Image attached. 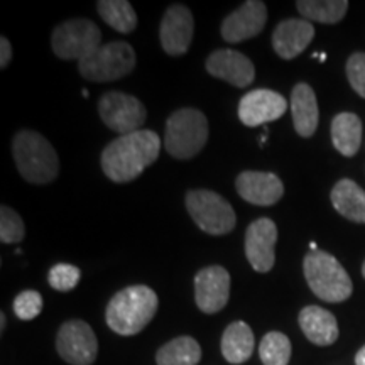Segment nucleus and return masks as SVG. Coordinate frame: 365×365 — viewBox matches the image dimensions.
<instances>
[{"label": "nucleus", "mask_w": 365, "mask_h": 365, "mask_svg": "<svg viewBox=\"0 0 365 365\" xmlns=\"http://www.w3.org/2000/svg\"><path fill=\"white\" fill-rule=\"evenodd\" d=\"M161 139L153 130H137L120 135L103 149L102 170L113 182H129L135 180L145 168L159 158Z\"/></svg>", "instance_id": "nucleus-1"}, {"label": "nucleus", "mask_w": 365, "mask_h": 365, "mask_svg": "<svg viewBox=\"0 0 365 365\" xmlns=\"http://www.w3.org/2000/svg\"><path fill=\"white\" fill-rule=\"evenodd\" d=\"M158 312V294L149 286H129L118 291L108 303L105 319L112 331L132 336L143 331Z\"/></svg>", "instance_id": "nucleus-2"}, {"label": "nucleus", "mask_w": 365, "mask_h": 365, "mask_svg": "<svg viewBox=\"0 0 365 365\" xmlns=\"http://www.w3.org/2000/svg\"><path fill=\"white\" fill-rule=\"evenodd\" d=\"M12 154L26 181L46 185L58 178L59 159L51 143L34 130H21L14 137Z\"/></svg>", "instance_id": "nucleus-3"}, {"label": "nucleus", "mask_w": 365, "mask_h": 365, "mask_svg": "<svg viewBox=\"0 0 365 365\" xmlns=\"http://www.w3.org/2000/svg\"><path fill=\"white\" fill-rule=\"evenodd\" d=\"M309 289L327 303H341L352 296L354 284L344 266L323 250H309L303 261Z\"/></svg>", "instance_id": "nucleus-4"}, {"label": "nucleus", "mask_w": 365, "mask_h": 365, "mask_svg": "<svg viewBox=\"0 0 365 365\" xmlns=\"http://www.w3.org/2000/svg\"><path fill=\"white\" fill-rule=\"evenodd\" d=\"M208 140V120L196 108H181L170 115L164 132V148L176 159H191Z\"/></svg>", "instance_id": "nucleus-5"}, {"label": "nucleus", "mask_w": 365, "mask_h": 365, "mask_svg": "<svg viewBox=\"0 0 365 365\" xmlns=\"http://www.w3.org/2000/svg\"><path fill=\"white\" fill-rule=\"evenodd\" d=\"M135 53L129 43L115 41L100 46L78 63V70L85 80L107 83L124 78L134 70Z\"/></svg>", "instance_id": "nucleus-6"}, {"label": "nucleus", "mask_w": 365, "mask_h": 365, "mask_svg": "<svg viewBox=\"0 0 365 365\" xmlns=\"http://www.w3.org/2000/svg\"><path fill=\"white\" fill-rule=\"evenodd\" d=\"M186 208L193 222L210 235H225L234 230L235 212L223 196L210 190L186 193Z\"/></svg>", "instance_id": "nucleus-7"}, {"label": "nucleus", "mask_w": 365, "mask_h": 365, "mask_svg": "<svg viewBox=\"0 0 365 365\" xmlns=\"http://www.w3.org/2000/svg\"><path fill=\"white\" fill-rule=\"evenodd\" d=\"M100 41H102V33L95 22L88 19H71L54 29L51 46L58 58L75 59L80 63L102 46Z\"/></svg>", "instance_id": "nucleus-8"}, {"label": "nucleus", "mask_w": 365, "mask_h": 365, "mask_svg": "<svg viewBox=\"0 0 365 365\" xmlns=\"http://www.w3.org/2000/svg\"><path fill=\"white\" fill-rule=\"evenodd\" d=\"M98 113L103 124L120 135L140 130L145 122V107L143 102L122 91L105 93L98 100Z\"/></svg>", "instance_id": "nucleus-9"}, {"label": "nucleus", "mask_w": 365, "mask_h": 365, "mask_svg": "<svg viewBox=\"0 0 365 365\" xmlns=\"http://www.w3.org/2000/svg\"><path fill=\"white\" fill-rule=\"evenodd\" d=\"M56 350L59 357L70 365H91L97 360L98 341L88 323L70 319L59 328Z\"/></svg>", "instance_id": "nucleus-10"}, {"label": "nucleus", "mask_w": 365, "mask_h": 365, "mask_svg": "<svg viewBox=\"0 0 365 365\" xmlns=\"http://www.w3.org/2000/svg\"><path fill=\"white\" fill-rule=\"evenodd\" d=\"M230 298V274L222 266L205 267L195 276V301L203 313L213 314L227 307Z\"/></svg>", "instance_id": "nucleus-11"}, {"label": "nucleus", "mask_w": 365, "mask_h": 365, "mask_svg": "<svg viewBox=\"0 0 365 365\" xmlns=\"http://www.w3.org/2000/svg\"><path fill=\"white\" fill-rule=\"evenodd\" d=\"M195 33L193 14L188 7L175 4L164 12L159 26V39L163 49L171 56H180L190 49Z\"/></svg>", "instance_id": "nucleus-12"}, {"label": "nucleus", "mask_w": 365, "mask_h": 365, "mask_svg": "<svg viewBox=\"0 0 365 365\" xmlns=\"http://www.w3.org/2000/svg\"><path fill=\"white\" fill-rule=\"evenodd\" d=\"M287 110V102L277 91L259 88L244 95L239 103V118L244 125L259 127L277 120Z\"/></svg>", "instance_id": "nucleus-13"}, {"label": "nucleus", "mask_w": 365, "mask_h": 365, "mask_svg": "<svg viewBox=\"0 0 365 365\" xmlns=\"http://www.w3.org/2000/svg\"><path fill=\"white\" fill-rule=\"evenodd\" d=\"M277 227L271 218H259L245 232V255L257 272H269L276 261Z\"/></svg>", "instance_id": "nucleus-14"}, {"label": "nucleus", "mask_w": 365, "mask_h": 365, "mask_svg": "<svg viewBox=\"0 0 365 365\" xmlns=\"http://www.w3.org/2000/svg\"><path fill=\"white\" fill-rule=\"evenodd\" d=\"M267 21V7L259 0H247L222 22V36L227 43H242L262 33Z\"/></svg>", "instance_id": "nucleus-15"}, {"label": "nucleus", "mask_w": 365, "mask_h": 365, "mask_svg": "<svg viewBox=\"0 0 365 365\" xmlns=\"http://www.w3.org/2000/svg\"><path fill=\"white\" fill-rule=\"evenodd\" d=\"M207 71L218 80L245 88L252 83L255 78V68L252 61L239 51L234 49H218L212 53L207 59Z\"/></svg>", "instance_id": "nucleus-16"}, {"label": "nucleus", "mask_w": 365, "mask_h": 365, "mask_svg": "<svg viewBox=\"0 0 365 365\" xmlns=\"http://www.w3.org/2000/svg\"><path fill=\"white\" fill-rule=\"evenodd\" d=\"M235 186L245 202L259 207H271L284 195L282 181L274 173L244 171L237 178Z\"/></svg>", "instance_id": "nucleus-17"}, {"label": "nucleus", "mask_w": 365, "mask_h": 365, "mask_svg": "<svg viewBox=\"0 0 365 365\" xmlns=\"http://www.w3.org/2000/svg\"><path fill=\"white\" fill-rule=\"evenodd\" d=\"M314 38V27L307 19H286L277 24L272 34L274 51L282 59L299 56Z\"/></svg>", "instance_id": "nucleus-18"}, {"label": "nucleus", "mask_w": 365, "mask_h": 365, "mask_svg": "<svg viewBox=\"0 0 365 365\" xmlns=\"http://www.w3.org/2000/svg\"><path fill=\"white\" fill-rule=\"evenodd\" d=\"M299 327L307 339L314 345L328 346L339 339L336 318L325 308L307 307L299 313Z\"/></svg>", "instance_id": "nucleus-19"}, {"label": "nucleus", "mask_w": 365, "mask_h": 365, "mask_svg": "<svg viewBox=\"0 0 365 365\" xmlns=\"http://www.w3.org/2000/svg\"><path fill=\"white\" fill-rule=\"evenodd\" d=\"M291 113L296 132L301 137H312L318 127L319 112L317 95L307 83H298L291 91Z\"/></svg>", "instance_id": "nucleus-20"}, {"label": "nucleus", "mask_w": 365, "mask_h": 365, "mask_svg": "<svg viewBox=\"0 0 365 365\" xmlns=\"http://www.w3.org/2000/svg\"><path fill=\"white\" fill-rule=\"evenodd\" d=\"M254 333L245 322H234L227 327L222 336V354L228 364H244L252 357Z\"/></svg>", "instance_id": "nucleus-21"}, {"label": "nucleus", "mask_w": 365, "mask_h": 365, "mask_svg": "<svg viewBox=\"0 0 365 365\" xmlns=\"http://www.w3.org/2000/svg\"><path fill=\"white\" fill-rule=\"evenodd\" d=\"M331 203L341 217L365 223V191L352 180H340L331 190Z\"/></svg>", "instance_id": "nucleus-22"}, {"label": "nucleus", "mask_w": 365, "mask_h": 365, "mask_svg": "<svg viewBox=\"0 0 365 365\" xmlns=\"http://www.w3.org/2000/svg\"><path fill=\"white\" fill-rule=\"evenodd\" d=\"M331 143L340 154L352 158L362 143V122L359 115L341 112L331 120Z\"/></svg>", "instance_id": "nucleus-23"}, {"label": "nucleus", "mask_w": 365, "mask_h": 365, "mask_svg": "<svg viewBox=\"0 0 365 365\" xmlns=\"http://www.w3.org/2000/svg\"><path fill=\"white\" fill-rule=\"evenodd\" d=\"M202 346L191 336H178L168 341L156 354L158 365H198Z\"/></svg>", "instance_id": "nucleus-24"}, {"label": "nucleus", "mask_w": 365, "mask_h": 365, "mask_svg": "<svg viewBox=\"0 0 365 365\" xmlns=\"http://www.w3.org/2000/svg\"><path fill=\"white\" fill-rule=\"evenodd\" d=\"M296 7L303 19L317 21L322 24H336L349 11L346 0H299Z\"/></svg>", "instance_id": "nucleus-25"}, {"label": "nucleus", "mask_w": 365, "mask_h": 365, "mask_svg": "<svg viewBox=\"0 0 365 365\" xmlns=\"http://www.w3.org/2000/svg\"><path fill=\"white\" fill-rule=\"evenodd\" d=\"M97 9L100 17L117 33L129 34L137 27V14L127 0H102Z\"/></svg>", "instance_id": "nucleus-26"}, {"label": "nucleus", "mask_w": 365, "mask_h": 365, "mask_svg": "<svg viewBox=\"0 0 365 365\" xmlns=\"http://www.w3.org/2000/svg\"><path fill=\"white\" fill-rule=\"evenodd\" d=\"M291 352V341L281 331H269L259 345V357L264 365H287Z\"/></svg>", "instance_id": "nucleus-27"}, {"label": "nucleus", "mask_w": 365, "mask_h": 365, "mask_svg": "<svg viewBox=\"0 0 365 365\" xmlns=\"http://www.w3.org/2000/svg\"><path fill=\"white\" fill-rule=\"evenodd\" d=\"M26 228L22 218L11 207L0 210V240L4 244H17L24 239Z\"/></svg>", "instance_id": "nucleus-28"}, {"label": "nucleus", "mask_w": 365, "mask_h": 365, "mask_svg": "<svg viewBox=\"0 0 365 365\" xmlns=\"http://www.w3.org/2000/svg\"><path fill=\"white\" fill-rule=\"evenodd\" d=\"M81 272L76 266L71 264H56L49 269L48 281L53 289L61 291V293H68V291L75 289L76 284L80 282Z\"/></svg>", "instance_id": "nucleus-29"}, {"label": "nucleus", "mask_w": 365, "mask_h": 365, "mask_svg": "<svg viewBox=\"0 0 365 365\" xmlns=\"http://www.w3.org/2000/svg\"><path fill=\"white\" fill-rule=\"evenodd\" d=\"M43 296H41L38 291H22V293L17 294L16 299H14V313H16L17 318L29 322V319L39 317L41 312H43Z\"/></svg>", "instance_id": "nucleus-30"}, {"label": "nucleus", "mask_w": 365, "mask_h": 365, "mask_svg": "<svg viewBox=\"0 0 365 365\" xmlns=\"http://www.w3.org/2000/svg\"><path fill=\"white\" fill-rule=\"evenodd\" d=\"M346 78L360 97L365 98V53H355L349 58Z\"/></svg>", "instance_id": "nucleus-31"}, {"label": "nucleus", "mask_w": 365, "mask_h": 365, "mask_svg": "<svg viewBox=\"0 0 365 365\" xmlns=\"http://www.w3.org/2000/svg\"><path fill=\"white\" fill-rule=\"evenodd\" d=\"M12 59V48H11V43H9L7 38H0V68L2 70H6L9 66V63H11Z\"/></svg>", "instance_id": "nucleus-32"}, {"label": "nucleus", "mask_w": 365, "mask_h": 365, "mask_svg": "<svg viewBox=\"0 0 365 365\" xmlns=\"http://www.w3.org/2000/svg\"><path fill=\"white\" fill-rule=\"evenodd\" d=\"M355 365H365V345L355 355Z\"/></svg>", "instance_id": "nucleus-33"}, {"label": "nucleus", "mask_w": 365, "mask_h": 365, "mask_svg": "<svg viewBox=\"0 0 365 365\" xmlns=\"http://www.w3.org/2000/svg\"><path fill=\"white\" fill-rule=\"evenodd\" d=\"M6 322H7V319H6V314L0 313V331L6 330Z\"/></svg>", "instance_id": "nucleus-34"}, {"label": "nucleus", "mask_w": 365, "mask_h": 365, "mask_svg": "<svg viewBox=\"0 0 365 365\" xmlns=\"http://www.w3.org/2000/svg\"><path fill=\"white\" fill-rule=\"evenodd\" d=\"M309 249H312V250H318V249H317V244H314V242H312V244H309Z\"/></svg>", "instance_id": "nucleus-35"}, {"label": "nucleus", "mask_w": 365, "mask_h": 365, "mask_svg": "<svg viewBox=\"0 0 365 365\" xmlns=\"http://www.w3.org/2000/svg\"><path fill=\"white\" fill-rule=\"evenodd\" d=\"M325 59H327V54H319V61H325Z\"/></svg>", "instance_id": "nucleus-36"}, {"label": "nucleus", "mask_w": 365, "mask_h": 365, "mask_svg": "<svg viewBox=\"0 0 365 365\" xmlns=\"http://www.w3.org/2000/svg\"><path fill=\"white\" fill-rule=\"evenodd\" d=\"M362 274H364V277H365V262H364V266H362Z\"/></svg>", "instance_id": "nucleus-37"}]
</instances>
